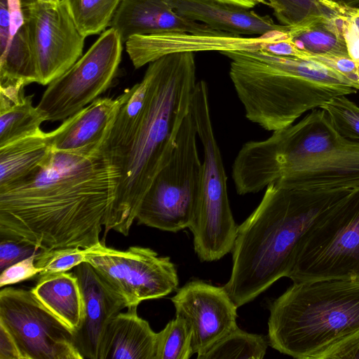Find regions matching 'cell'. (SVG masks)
Here are the masks:
<instances>
[{
	"instance_id": "7a4b0ae2",
	"label": "cell",
	"mask_w": 359,
	"mask_h": 359,
	"mask_svg": "<svg viewBox=\"0 0 359 359\" xmlns=\"http://www.w3.org/2000/svg\"><path fill=\"white\" fill-rule=\"evenodd\" d=\"M111 203L108 164L101 151H54L50 162L0 190V239L44 251L98 244Z\"/></svg>"
},
{
	"instance_id": "ac0fdd59",
	"label": "cell",
	"mask_w": 359,
	"mask_h": 359,
	"mask_svg": "<svg viewBox=\"0 0 359 359\" xmlns=\"http://www.w3.org/2000/svg\"><path fill=\"white\" fill-rule=\"evenodd\" d=\"M258 42L256 37L244 38L229 33H176L133 36L125 43L134 67L139 69L170 53L253 50L257 48Z\"/></svg>"
},
{
	"instance_id": "d590c367",
	"label": "cell",
	"mask_w": 359,
	"mask_h": 359,
	"mask_svg": "<svg viewBox=\"0 0 359 359\" xmlns=\"http://www.w3.org/2000/svg\"><path fill=\"white\" fill-rule=\"evenodd\" d=\"M219 2L236 5L247 8H253L259 4H267L266 0H215Z\"/></svg>"
},
{
	"instance_id": "6da1fadb",
	"label": "cell",
	"mask_w": 359,
	"mask_h": 359,
	"mask_svg": "<svg viewBox=\"0 0 359 359\" xmlns=\"http://www.w3.org/2000/svg\"><path fill=\"white\" fill-rule=\"evenodd\" d=\"M196 84L193 52L163 55L148 64L125 98L102 151L108 164L111 203L104 222L128 236L154 178L170 161Z\"/></svg>"
},
{
	"instance_id": "74e56055",
	"label": "cell",
	"mask_w": 359,
	"mask_h": 359,
	"mask_svg": "<svg viewBox=\"0 0 359 359\" xmlns=\"http://www.w3.org/2000/svg\"><path fill=\"white\" fill-rule=\"evenodd\" d=\"M39 1L44 3H50V4H58L61 1V0H39Z\"/></svg>"
},
{
	"instance_id": "603a6c76",
	"label": "cell",
	"mask_w": 359,
	"mask_h": 359,
	"mask_svg": "<svg viewBox=\"0 0 359 359\" xmlns=\"http://www.w3.org/2000/svg\"><path fill=\"white\" fill-rule=\"evenodd\" d=\"M289 36L309 59L312 56L351 57L341 14L335 18H320L303 27L290 28Z\"/></svg>"
},
{
	"instance_id": "7c38bea8",
	"label": "cell",
	"mask_w": 359,
	"mask_h": 359,
	"mask_svg": "<svg viewBox=\"0 0 359 359\" xmlns=\"http://www.w3.org/2000/svg\"><path fill=\"white\" fill-rule=\"evenodd\" d=\"M0 324L13 338L22 359H83L74 332L50 311L32 290L0 291Z\"/></svg>"
},
{
	"instance_id": "8d00e7d4",
	"label": "cell",
	"mask_w": 359,
	"mask_h": 359,
	"mask_svg": "<svg viewBox=\"0 0 359 359\" xmlns=\"http://www.w3.org/2000/svg\"><path fill=\"white\" fill-rule=\"evenodd\" d=\"M339 6L347 8H359V0H326Z\"/></svg>"
},
{
	"instance_id": "4dcf8cb0",
	"label": "cell",
	"mask_w": 359,
	"mask_h": 359,
	"mask_svg": "<svg viewBox=\"0 0 359 359\" xmlns=\"http://www.w3.org/2000/svg\"><path fill=\"white\" fill-rule=\"evenodd\" d=\"M44 250L31 244L12 239H0V271Z\"/></svg>"
},
{
	"instance_id": "3957f363",
	"label": "cell",
	"mask_w": 359,
	"mask_h": 359,
	"mask_svg": "<svg viewBox=\"0 0 359 359\" xmlns=\"http://www.w3.org/2000/svg\"><path fill=\"white\" fill-rule=\"evenodd\" d=\"M231 176L240 195L273 182L308 190L354 189L359 187V141L342 136L317 108L266 140L245 143Z\"/></svg>"
},
{
	"instance_id": "5b68a950",
	"label": "cell",
	"mask_w": 359,
	"mask_h": 359,
	"mask_svg": "<svg viewBox=\"0 0 359 359\" xmlns=\"http://www.w3.org/2000/svg\"><path fill=\"white\" fill-rule=\"evenodd\" d=\"M220 53L231 60L229 76L245 117L269 131L290 126L334 97L357 91L346 77L311 59L264 50Z\"/></svg>"
},
{
	"instance_id": "4316f807",
	"label": "cell",
	"mask_w": 359,
	"mask_h": 359,
	"mask_svg": "<svg viewBox=\"0 0 359 359\" xmlns=\"http://www.w3.org/2000/svg\"><path fill=\"white\" fill-rule=\"evenodd\" d=\"M269 344L264 335L249 333L236 327L197 358L262 359Z\"/></svg>"
},
{
	"instance_id": "ba28073f",
	"label": "cell",
	"mask_w": 359,
	"mask_h": 359,
	"mask_svg": "<svg viewBox=\"0 0 359 359\" xmlns=\"http://www.w3.org/2000/svg\"><path fill=\"white\" fill-rule=\"evenodd\" d=\"M287 277L293 283L359 280V187L309 229Z\"/></svg>"
},
{
	"instance_id": "1f68e13d",
	"label": "cell",
	"mask_w": 359,
	"mask_h": 359,
	"mask_svg": "<svg viewBox=\"0 0 359 359\" xmlns=\"http://www.w3.org/2000/svg\"><path fill=\"white\" fill-rule=\"evenodd\" d=\"M37 256L33 255L1 271L0 287L15 284L39 274L40 269L35 266Z\"/></svg>"
},
{
	"instance_id": "e0dca14e",
	"label": "cell",
	"mask_w": 359,
	"mask_h": 359,
	"mask_svg": "<svg viewBox=\"0 0 359 359\" xmlns=\"http://www.w3.org/2000/svg\"><path fill=\"white\" fill-rule=\"evenodd\" d=\"M109 27L123 43L137 35L227 33L182 17L167 0H121Z\"/></svg>"
},
{
	"instance_id": "52a82bcc",
	"label": "cell",
	"mask_w": 359,
	"mask_h": 359,
	"mask_svg": "<svg viewBox=\"0 0 359 359\" xmlns=\"http://www.w3.org/2000/svg\"><path fill=\"white\" fill-rule=\"evenodd\" d=\"M191 112L203 146V160L200 196L189 229L199 259L212 262L232 251L238 226L229 205L227 177L214 133L209 91L204 81L196 84Z\"/></svg>"
},
{
	"instance_id": "d4e9b609",
	"label": "cell",
	"mask_w": 359,
	"mask_h": 359,
	"mask_svg": "<svg viewBox=\"0 0 359 359\" xmlns=\"http://www.w3.org/2000/svg\"><path fill=\"white\" fill-rule=\"evenodd\" d=\"M280 25L297 28L323 18L338 17L342 7L326 0H266Z\"/></svg>"
},
{
	"instance_id": "9c48e42d",
	"label": "cell",
	"mask_w": 359,
	"mask_h": 359,
	"mask_svg": "<svg viewBox=\"0 0 359 359\" xmlns=\"http://www.w3.org/2000/svg\"><path fill=\"white\" fill-rule=\"evenodd\" d=\"M197 136L190 110L180 128L170 161L154 178L141 202L136 216L139 224L170 232L191 226L202 175Z\"/></svg>"
},
{
	"instance_id": "cb8c5ba5",
	"label": "cell",
	"mask_w": 359,
	"mask_h": 359,
	"mask_svg": "<svg viewBox=\"0 0 359 359\" xmlns=\"http://www.w3.org/2000/svg\"><path fill=\"white\" fill-rule=\"evenodd\" d=\"M33 95L0 106V147L39 133L44 118L32 104Z\"/></svg>"
},
{
	"instance_id": "8fae6325",
	"label": "cell",
	"mask_w": 359,
	"mask_h": 359,
	"mask_svg": "<svg viewBox=\"0 0 359 359\" xmlns=\"http://www.w3.org/2000/svg\"><path fill=\"white\" fill-rule=\"evenodd\" d=\"M126 302L128 307L165 297L177 288V269L169 257L140 246L126 250L103 242L86 249V261Z\"/></svg>"
},
{
	"instance_id": "f1b7e54d",
	"label": "cell",
	"mask_w": 359,
	"mask_h": 359,
	"mask_svg": "<svg viewBox=\"0 0 359 359\" xmlns=\"http://www.w3.org/2000/svg\"><path fill=\"white\" fill-rule=\"evenodd\" d=\"M319 108L325 111L342 136L359 141V106L348 99L346 95L334 97Z\"/></svg>"
},
{
	"instance_id": "9a60e30c",
	"label": "cell",
	"mask_w": 359,
	"mask_h": 359,
	"mask_svg": "<svg viewBox=\"0 0 359 359\" xmlns=\"http://www.w3.org/2000/svg\"><path fill=\"white\" fill-rule=\"evenodd\" d=\"M73 273L77 277L83 299L81 321L74 331L75 345L83 358L100 359L108 325L128 305L88 262L75 266Z\"/></svg>"
},
{
	"instance_id": "f546056e",
	"label": "cell",
	"mask_w": 359,
	"mask_h": 359,
	"mask_svg": "<svg viewBox=\"0 0 359 359\" xmlns=\"http://www.w3.org/2000/svg\"><path fill=\"white\" fill-rule=\"evenodd\" d=\"M86 249L79 248H57L42 252L37 256L35 266L39 276L67 272L86 261Z\"/></svg>"
},
{
	"instance_id": "d6986e66",
	"label": "cell",
	"mask_w": 359,
	"mask_h": 359,
	"mask_svg": "<svg viewBox=\"0 0 359 359\" xmlns=\"http://www.w3.org/2000/svg\"><path fill=\"white\" fill-rule=\"evenodd\" d=\"M182 17L235 35L264 36L287 32L290 27L274 22L250 8L215 0H167Z\"/></svg>"
},
{
	"instance_id": "d6a6232c",
	"label": "cell",
	"mask_w": 359,
	"mask_h": 359,
	"mask_svg": "<svg viewBox=\"0 0 359 359\" xmlns=\"http://www.w3.org/2000/svg\"><path fill=\"white\" fill-rule=\"evenodd\" d=\"M341 16L350 56L359 66V8L343 7Z\"/></svg>"
},
{
	"instance_id": "2e32d148",
	"label": "cell",
	"mask_w": 359,
	"mask_h": 359,
	"mask_svg": "<svg viewBox=\"0 0 359 359\" xmlns=\"http://www.w3.org/2000/svg\"><path fill=\"white\" fill-rule=\"evenodd\" d=\"M124 98V92L116 98L98 97L65 119L48 132L53 151L90 155L101 151Z\"/></svg>"
},
{
	"instance_id": "e575fe53",
	"label": "cell",
	"mask_w": 359,
	"mask_h": 359,
	"mask_svg": "<svg viewBox=\"0 0 359 359\" xmlns=\"http://www.w3.org/2000/svg\"><path fill=\"white\" fill-rule=\"evenodd\" d=\"M0 359H22L11 334L0 324Z\"/></svg>"
},
{
	"instance_id": "484cf974",
	"label": "cell",
	"mask_w": 359,
	"mask_h": 359,
	"mask_svg": "<svg viewBox=\"0 0 359 359\" xmlns=\"http://www.w3.org/2000/svg\"><path fill=\"white\" fill-rule=\"evenodd\" d=\"M121 0H62L78 31L86 38L99 34L110 22Z\"/></svg>"
},
{
	"instance_id": "30bf717a",
	"label": "cell",
	"mask_w": 359,
	"mask_h": 359,
	"mask_svg": "<svg viewBox=\"0 0 359 359\" xmlns=\"http://www.w3.org/2000/svg\"><path fill=\"white\" fill-rule=\"evenodd\" d=\"M123 42L113 28L67 72L48 85L36 105L45 121H64L105 92L117 75Z\"/></svg>"
},
{
	"instance_id": "4fadbf2b",
	"label": "cell",
	"mask_w": 359,
	"mask_h": 359,
	"mask_svg": "<svg viewBox=\"0 0 359 359\" xmlns=\"http://www.w3.org/2000/svg\"><path fill=\"white\" fill-rule=\"evenodd\" d=\"M27 15L39 84L48 85L82 56L86 38L62 0L58 4L29 0Z\"/></svg>"
},
{
	"instance_id": "836d02e7",
	"label": "cell",
	"mask_w": 359,
	"mask_h": 359,
	"mask_svg": "<svg viewBox=\"0 0 359 359\" xmlns=\"http://www.w3.org/2000/svg\"><path fill=\"white\" fill-rule=\"evenodd\" d=\"M320 359H359V331L332 346Z\"/></svg>"
},
{
	"instance_id": "8992f818",
	"label": "cell",
	"mask_w": 359,
	"mask_h": 359,
	"mask_svg": "<svg viewBox=\"0 0 359 359\" xmlns=\"http://www.w3.org/2000/svg\"><path fill=\"white\" fill-rule=\"evenodd\" d=\"M269 345L298 359H320L359 331V280L294 283L269 307Z\"/></svg>"
},
{
	"instance_id": "277c9868",
	"label": "cell",
	"mask_w": 359,
	"mask_h": 359,
	"mask_svg": "<svg viewBox=\"0 0 359 359\" xmlns=\"http://www.w3.org/2000/svg\"><path fill=\"white\" fill-rule=\"evenodd\" d=\"M353 189L308 190L276 182L266 187L258 206L238 226L231 251L232 269L224 287L238 307L287 276L306 232Z\"/></svg>"
},
{
	"instance_id": "ffe728a7",
	"label": "cell",
	"mask_w": 359,
	"mask_h": 359,
	"mask_svg": "<svg viewBox=\"0 0 359 359\" xmlns=\"http://www.w3.org/2000/svg\"><path fill=\"white\" fill-rule=\"evenodd\" d=\"M115 316L107 326L100 359H155L157 333L137 314V305Z\"/></svg>"
},
{
	"instance_id": "7402d4cb",
	"label": "cell",
	"mask_w": 359,
	"mask_h": 359,
	"mask_svg": "<svg viewBox=\"0 0 359 359\" xmlns=\"http://www.w3.org/2000/svg\"><path fill=\"white\" fill-rule=\"evenodd\" d=\"M55 316L75 331L80 325L83 299L77 277L69 272L39 276L31 290Z\"/></svg>"
},
{
	"instance_id": "83f0119b",
	"label": "cell",
	"mask_w": 359,
	"mask_h": 359,
	"mask_svg": "<svg viewBox=\"0 0 359 359\" xmlns=\"http://www.w3.org/2000/svg\"><path fill=\"white\" fill-rule=\"evenodd\" d=\"M193 354L191 329L175 316L157 333L155 359H189Z\"/></svg>"
},
{
	"instance_id": "5bb4252c",
	"label": "cell",
	"mask_w": 359,
	"mask_h": 359,
	"mask_svg": "<svg viewBox=\"0 0 359 359\" xmlns=\"http://www.w3.org/2000/svg\"><path fill=\"white\" fill-rule=\"evenodd\" d=\"M175 316L184 318L192 331V348L197 357L238 327V308L224 286L191 280L171 298Z\"/></svg>"
},
{
	"instance_id": "44dd1931",
	"label": "cell",
	"mask_w": 359,
	"mask_h": 359,
	"mask_svg": "<svg viewBox=\"0 0 359 359\" xmlns=\"http://www.w3.org/2000/svg\"><path fill=\"white\" fill-rule=\"evenodd\" d=\"M54 151L42 130L0 147V190L14 185L47 165Z\"/></svg>"
}]
</instances>
